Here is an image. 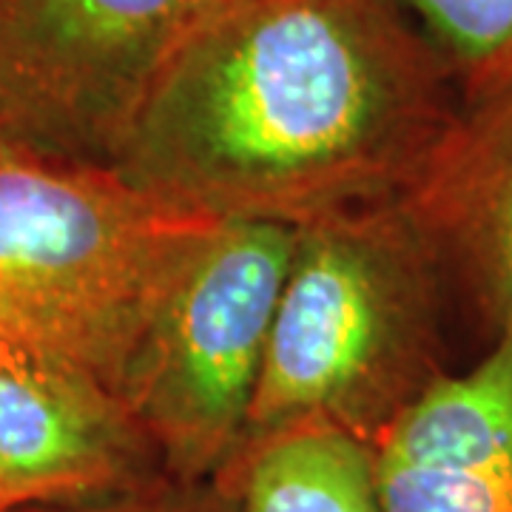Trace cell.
Wrapping results in <instances>:
<instances>
[{
	"instance_id": "obj_4",
	"label": "cell",
	"mask_w": 512,
	"mask_h": 512,
	"mask_svg": "<svg viewBox=\"0 0 512 512\" xmlns=\"http://www.w3.org/2000/svg\"><path fill=\"white\" fill-rule=\"evenodd\" d=\"M293 245L288 225L220 222L148 336L123 399L180 481L237 456Z\"/></svg>"
},
{
	"instance_id": "obj_13",
	"label": "cell",
	"mask_w": 512,
	"mask_h": 512,
	"mask_svg": "<svg viewBox=\"0 0 512 512\" xmlns=\"http://www.w3.org/2000/svg\"><path fill=\"white\" fill-rule=\"evenodd\" d=\"M3 151H9V146H6V143L0 140V154H3Z\"/></svg>"
},
{
	"instance_id": "obj_8",
	"label": "cell",
	"mask_w": 512,
	"mask_h": 512,
	"mask_svg": "<svg viewBox=\"0 0 512 512\" xmlns=\"http://www.w3.org/2000/svg\"><path fill=\"white\" fill-rule=\"evenodd\" d=\"M399 202L493 339L512 333V89L461 106Z\"/></svg>"
},
{
	"instance_id": "obj_10",
	"label": "cell",
	"mask_w": 512,
	"mask_h": 512,
	"mask_svg": "<svg viewBox=\"0 0 512 512\" xmlns=\"http://www.w3.org/2000/svg\"><path fill=\"white\" fill-rule=\"evenodd\" d=\"M436 49L461 106L512 89V0H396Z\"/></svg>"
},
{
	"instance_id": "obj_2",
	"label": "cell",
	"mask_w": 512,
	"mask_h": 512,
	"mask_svg": "<svg viewBox=\"0 0 512 512\" xmlns=\"http://www.w3.org/2000/svg\"><path fill=\"white\" fill-rule=\"evenodd\" d=\"M447 288L399 200L296 228L239 450L296 427L373 450L447 376Z\"/></svg>"
},
{
	"instance_id": "obj_11",
	"label": "cell",
	"mask_w": 512,
	"mask_h": 512,
	"mask_svg": "<svg viewBox=\"0 0 512 512\" xmlns=\"http://www.w3.org/2000/svg\"><path fill=\"white\" fill-rule=\"evenodd\" d=\"M154 493V490H151ZM146 495H137V498H126V501H114V504H97L94 510H86V512H143L146 507Z\"/></svg>"
},
{
	"instance_id": "obj_1",
	"label": "cell",
	"mask_w": 512,
	"mask_h": 512,
	"mask_svg": "<svg viewBox=\"0 0 512 512\" xmlns=\"http://www.w3.org/2000/svg\"><path fill=\"white\" fill-rule=\"evenodd\" d=\"M458 111L396 0H211L111 171L211 220L302 228L402 200Z\"/></svg>"
},
{
	"instance_id": "obj_7",
	"label": "cell",
	"mask_w": 512,
	"mask_h": 512,
	"mask_svg": "<svg viewBox=\"0 0 512 512\" xmlns=\"http://www.w3.org/2000/svg\"><path fill=\"white\" fill-rule=\"evenodd\" d=\"M379 512H512V333L373 444Z\"/></svg>"
},
{
	"instance_id": "obj_3",
	"label": "cell",
	"mask_w": 512,
	"mask_h": 512,
	"mask_svg": "<svg viewBox=\"0 0 512 512\" xmlns=\"http://www.w3.org/2000/svg\"><path fill=\"white\" fill-rule=\"evenodd\" d=\"M220 220L111 168L0 154V333L89 370L117 396Z\"/></svg>"
},
{
	"instance_id": "obj_5",
	"label": "cell",
	"mask_w": 512,
	"mask_h": 512,
	"mask_svg": "<svg viewBox=\"0 0 512 512\" xmlns=\"http://www.w3.org/2000/svg\"><path fill=\"white\" fill-rule=\"evenodd\" d=\"M211 0H0V140L111 168Z\"/></svg>"
},
{
	"instance_id": "obj_12",
	"label": "cell",
	"mask_w": 512,
	"mask_h": 512,
	"mask_svg": "<svg viewBox=\"0 0 512 512\" xmlns=\"http://www.w3.org/2000/svg\"><path fill=\"white\" fill-rule=\"evenodd\" d=\"M0 512H12L9 510V504H6V498H3V493H0Z\"/></svg>"
},
{
	"instance_id": "obj_6",
	"label": "cell",
	"mask_w": 512,
	"mask_h": 512,
	"mask_svg": "<svg viewBox=\"0 0 512 512\" xmlns=\"http://www.w3.org/2000/svg\"><path fill=\"white\" fill-rule=\"evenodd\" d=\"M154 441L89 370L0 333V493L9 510L114 504L157 490Z\"/></svg>"
},
{
	"instance_id": "obj_9",
	"label": "cell",
	"mask_w": 512,
	"mask_h": 512,
	"mask_svg": "<svg viewBox=\"0 0 512 512\" xmlns=\"http://www.w3.org/2000/svg\"><path fill=\"white\" fill-rule=\"evenodd\" d=\"M237 512H379L370 447L328 427L251 444L217 476Z\"/></svg>"
}]
</instances>
